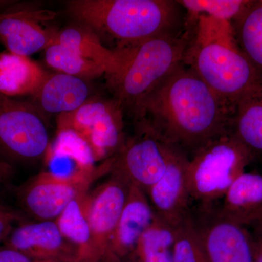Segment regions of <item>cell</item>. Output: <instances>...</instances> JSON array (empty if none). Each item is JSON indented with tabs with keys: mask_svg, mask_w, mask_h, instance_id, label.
<instances>
[{
	"mask_svg": "<svg viewBox=\"0 0 262 262\" xmlns=\"http://www.w3.org/2000/svg\"><path fill=\"white\" fill-rule=\"evenodd\" d=\"M123 108L115 98L91 99L58 115L57 130H71L85 141L96 162L115 158L125 143Z\"/></svg>",
	"mask_w": 262,
	"mask_h": 262,
	"instance_id": "cell-7",
	"label": "cell"
},
{
	"mask_svg": "<svg viewBox=\"0 0 262 262\" xmlns=\"http://www.w3.org/2000/svg\"><path fill=\"white\" fill-rule=\"evenodd\" d=\"M198 226L209 262H253V239L249 229L213 215Z\"/></svg>",
	"mask_w": 262,
	"mask_h": 262,
	"instance_id": "cell-14",
	"label": "cell"
},
{
	"mask_svg": "<svg viewBox=\"0 0 262 262\" xmlns=\"http://www.w3.org/2000/svg\"><path fill=\"white\" fill-rule=\"evenodd\" d=\"M56 41L101 66L106 77L118 73L130 59L136 48L122 51L110 49L94 31L79 23L58 31Z\"/></svg>",
	"mask_w": 262,
	"mask_h": 262,
	"instance_id": "cell-18",
	"label": "cell"
},
{
	"mask_svg": "<svg viewBox=\"0 0 262 262\" xmlns=\"http://www.w3.org/2000/svg\"><path fill=\"white\" fill-rule=\"evenodd\" d=\"M5 246L39 260L80 262L78 252L63 237L56 221H37L15 227Z\"/></svg>",
	"mask_w": 262,
	"mask_h": 262,
	"instance_id": "cell-12",
	"label": "cell"
},
{
	"mask_svg": "<svg viewBox=\"0 0 262 262\" xmlns=\"http://www.w3.org/2000/svg\"><path fill=\"white\" fill-rule=\"evenodd\" d=\"M177 5L170 0H72L67 10L100 38L116 40L122 51L175 32Z\"/></svg>",
	"mask_w": 262,
	"mask_h": 262,
	"instance_id": "cell-3",
	"label": "cell"
},
{
	"mask_svg": "<svg viewBox=\"0 0 262 262\" xmlns=\"http://www.w3.org/2000/svg\"><path fill=\"white\" fill-rule=\"evenodd\" d=\"M173 262H209L198 226L189 214L176 227Z\"/></svg>",
	"mask_w": 262,
	"mask_h": 262,
	"instance_id": "cell-27",
	"label": "cell"
},
{
	"mask_svg": "<svg viewBox=\"0 0 262 262\" xmlns=\"http://www.w3.org/2000/svg\"><path fill=\"white\" fill-rule=\"evenodd\" d=\"M101 262H120V260H119V257L114 255L113 253L110 252L108 251L106 253V256H104V258H103L102 261Z\"/></svg>",
	"mask_w": 262,
	"mask_h": 262,
	"instance_id": "cell-32",
	"label": "cell"
},
{
	"mask_svg": "<svg viewBox=\"0 0 262 262\" xmlns=\"http://www.w3.org/2000/svg\"><path fill=\"white\" fill-rule=\"evenodd\" d=\"M89 192L71 202L56 220L64 238L77 250L80 262H91V232L89 215Z\"/></svg>",
	"mask_w": 262,
	"mask_h": 262,
	"instance_id": "cell-21",
	"label": "cell"
},
{
	"mask_svg": "<svg viewBox=\"0 0 262 262\" xmlns=\"http://www.w3.org/2000/svg\"><path fill=\"white\" fill-rule=\"evenodd\" d=\"M45 59L47 64L57 72L80 77L84 80L106 75L101 66L86 59L56 41L45 50Z\"/></svg>",
	"mask_w": 262,
	"mask_h": 262,
	"instance_id": "cell-25",
	"label": "cell"
},
{
	"mask_svg": "<svg viewBox=\"0 0 262 262\" xmlns=\"http://www.w3.org/2000/svg\"><path fill=\"white\" fill-rule=\"evenodd\" d=\"M256 228H260L262 229V226H260V227H256Z\"/></svg>",
	"mask_w": 262,
	"mask_h": 262,
	"instance_id": "cell-35",
	"label": "cell"
},
{
	"mask_svg": "<svg viewBox=\"0 0 262 262\" xmlns=\"http://www.w3.org/2000/svg\"><path fill=\"white\" fill-rule=\"evenodd\" d=\"M252 0H181L179 5L187 10L189 23L194 27L201 15L233 22L247 9Z\"/></svg>",
	"mask_w": 262,
	"mask_h": 262,
	"instance_id": "cell-26",
	"label": "cell"
},
{
	"mask_svg": "<svg viewBox=\"0 0 262 262\" xmlns=\"http://www.w3.org/2000/svg\"><path fill=\"white\" fill-rule=\"evenodd\" d=\"M253 156L232 130L202 146L188 164L190 198L207 206L222 199Z\"/></svg>",
	"mask_w": 262,
	"mask_h": 262,
	"instance_id": "cell-5",
	"label": "cell"
},
{
	"mask_svg": "<svg viewBox=\"0 0 262 262\" xmlns=\"http://www.w3.org/2000/svg\"><path fill=\"white\" fill-rule=\"evenodd\" d=\"M87 80L57 72L47 74L32 101L45 115L70 113L90 99Z\"/></svg>",
	"mask_w": 262,
	"mask_h": 262,
	"instance_id": "cell-17",
	"label": "cell"
},
{
	"mask_svg": "<svg viewBox=\"0 0 262 262\" xmlns=\"http://www.w3.org/2000/svg\"><path fill=\"white\" fill-rule=\"evenodd\" d=\"M49 170L61 177L92 182L98 170L94 155L83 139L71 130H57L46 158Z\"/></svg>",
	"mask_w": 262,
	"mask_h": 262,
	"instance_id": "cell-15",
	"label": "cell"
},
{
	"mask_svg": "<svg viewBox=\"0 0 262 262\" xmlns=\"http://www.w3.org/2000/svg\"><path fill=\"white\" fill-rule=\"evenodd\" d=\"M5 14H6V13H0V19L3 18V17L5 16Z\"/></svg>",
	"mask_w": 262,
	"mask_h": 262,
	"instance_id": "cell-33",
	"label": "cell"
},
{
	"mask_svg": "<svg viewBox=\"0 0 262 262\" xmlns=\"http://www.w3.org/2000/svg\"><path fill=\"white\" fill-rule=\"evenodd\" d=\"M91 183L43 171L29 181L19 192L24 209L37 221H56L69 204Z\"/></svg>",
	"mask_w": 262,
	"mask_h": 262,
	"instance_id": "cell-10",
	"label": "cell"
},
{
	"mask_svg": "<svg viewBox=\"0 0 262 262\" xmlns=\"http://www.w3.org/2000/svg\"><path fill=\"white\" fill-rule=\"evenodd\" d=\"M139 131V135L125 141L112 169L147 192L165 173L174 145L151 131Z\"/></svg>",
	"mask_w": 262,
	"mask_h": 262,
	"instance_id": "cell-8",
	"label": "cell"
},
{
	"mask_svg": "<svg viewBox=\"0 0 262 262\" xmlns=\"http://www.w3.org/2000/svg\"><path fill=\"white\" fill-rule=\"evenodd\" d=\"M155 218L154 209L145 191L130 184L108 251L119 258L135 251L141 236L153 223Z\"/></svg>",
	"mask_w": 262,
	"mask_h": 262,
	"instance_id": "cell-16",
	"label": "cell"
},
{
	"mask_svg": "<svg viewBox=\"0 0 262 262\" xmlns=\"http://www.w3.org/2000/svg\"><path fill=\"white\" fill-rule=\"evenodd\" d=\"M112 171L111 178L94 192H89L91 262H101L108 252L130 187L121 173L113 169Z\"/></svg>",
	"mask_w": 262,
	"mask_h": 262,
	"instance_id": "cell-9",
	"label": "cell"
},
{
	"mask_svg": "<svg viewBox=\"0 0 262 262\" xmlns=\"http://www.w3.org/2000/svg\"><path fill=\"white\" fill-rule=\"evenodd\" d=\"M0 262H62L39 260L29 257L27 255L16 250L6 247L0 248Z\"/></svg>",
	"mask_w": 262,
	"mask_h": 262,
	"instance_id": "cell-29",
	"label": "cell"
},
{
	"mask_svg": "<svg viewBox=\"0 0 262 262\" xmlns=\"http://www.w3.org/2000/svg\"><path fill=\"white\" fill-rule=\"evenodd\" d=\"M184 63L234 108L262 89L257 72L241 51L233 24L201 15L194 25Z\"/></svg>",
	"mask_w": 262,
	"mask_h": 262,
	"instance_id": "cell-2",
	"label": "cell"
},
{
	"mask_svg": "<svg viewBox=\"0 0 262 262\" xmlns=\"http://www.w3.org/2000/svg\"><path fill=\"white\" fill-rule=\"evenodd\" d=\"M5 13L0 19V42L9 53L29 57L45 51L56 41L58 31L43 29L38 23L53 18V12L29 10Z\"/></svg>",
	"mask_w": 262,
	"mask_h": 262,
	"instance_id": "cell-13",
	"label": "cell"
},
{
	"mask_svg": "<svg viewBox=\"0 0 262 262\" xmlns=\"http://www.w3.org/2000/svg\"><path fill=\"white\" fill-rule=\"evenodd\" d=\"M189 160L184 150L174 146L163 177L146 192L155 215L173 226L189 214Z\"/></svg>",
	"mask_w": 262,
	"mask_h": 262,
	"instance_id": "cell-11",
	"label": "cell"
},
{
	"mask_svg": "<svg viewBox=\"0 0 262 262\" xmlns=\"http://www.w3.org/2000/svg\"><path fill=\"white\" fill-rule=\"evenodd\" d=\"M51 144L46 115L34 103L0 94V155L6 161L45 159Z\"/></svg>",
	"mask_w": 262,
	"mask_h": 262,
	"instance_id": "cell-6",
	"label": "cell"
},
{
	"mask_svg": "<svg viewBox=\"0 0 262 262\" xmlns=\"http://www.w3.org/2000/svg\"><path fill=\"white\" fill-rule=\"evenodd\" d=\"M176 227L155 215L136 248L141 262H173Z\"/></svg>",
	"mask_w": 262,
	"mask_h": 262,
	"instance_id": "cell-24",
	"label": "cell"
},
{
	"mask_svg": "<svg viewBox=\"0 0 262 262\" xmlns=\"http://www.w3.org/2000/svg\"><path fill=\"white\" fill-rule=\"evenodd\" d=\"M234 110L184 63L130 113L139 128L195 152L231 130Z\"/></svg>",
	"mask_w": 262,
	"mask_h": 262,
	"instance_id": "cell-1",
	"label": "cell"
},
{
	"mask_svg": "<svg viewBox=\"0 0 262 262\" xmlns=\"http://www.w3.org/2000/svg\"><path fill=\"white\" fill-rule=\"evenodd\" d=\"M222 199V216L247 229L262 225V174L244 172Z\"/></svg>",
	"mask_w": 262,
	"mask_h": 262,
	"instance_id": "cell-19",
	"label": "cell"
},
{
	"mask_svg": "<svg viewBox=\"0 0 262 262\" xmlns=\"http://www.w3.org/2000/svg\"><path fill=\"white\" fill-rule=\"evenodd\" d=\"M22 220L19 213L0 204V243L5 242L15 228V225Z\"/></svg>",
	"mask_w": 262,
	"mask_h": 262,
	"instance_id": "cell-28",
	"label": "cell"
},
{
	"mask_svg": "<svg viewBox=\"0 0 262 262\" xmlns=\"http://www.w3.org/2000/svg\"><path fill=\"white\" fill-rule=\"evenodd\" d=\"M46 73L29 57L13 53L0 54V94L33 96L42 83Z\"/></svg>",
	"mask_w": 262,
	"mask_h": 262,
	"instance_id": "cell-20",
	"label": "cell"
},
{
	"mask_svg": "<svg viewBox=\"0 0 262 262\" xmlns=\"http://www.w3.org/2000/svg\"><path fill=\"white\" fill-rule=\"evenodd\" d=\"M253 262H262V229H252Z\"/></svg>",
	"mask_w": 262,
	"mask_h": 262,
	"instance_id": "cell-30",
	"label": "cell"
},
{
	"mask_svg": "<svg viewBox=\"0 0 262 262\" xmlns=\"http://www.w3.org/2000/svg\"><path fill=\"white\" fill-rule=\"evenodd\" d=\"M14 173V168L11 163L5 160H0V190L8 184Z\"/></svg>",
	"mask_w": 262,
	"mask_h": 262,
	"instance_id": "cell-31",
	"label": "cell"
},
{
	"mask_svg": "<svg viewBox=\"0 0 262 262\" xmlns=\"http://www.w3.org/2000/svg\"><path fill=\"white\" fill-rule=\"evenodd\" d=\"M0 160H5L4 158H3V157L1 156V155H0ZM5 161H6V160H5Z\"/></svg>",
	"mask_w": 262,
	"mask_h": 262,
	"instance_id": "cell-34",
	"label": "cell"
},
{
	"mask_svg": "<svg viewBox=\"0 0 262 262\" xmlns=\"http://www.w3.org/2000/svg\"><path fill=\"white\" fill-rule=\"evenodd\" d=\"M232 24L241 51L262 82V0H252L247 9Z\"/></svg>",
	"mask_w": 262,
	"mask_h": 262,
	"instance_id": "cell-22",
	"label": "cell"
},
{
	"mask_svg": "<svg viewBox=\"0 0 262 262\" xmlns=\"http://www.w3.org/2000/svg\"><path fill=\"white\" fill-rule=\"evenodd\" d=\"M190 32L162 34L139 45L125 67L106 77L114 98L131 112L169 75L184 63Z\"/></svg>",
	"mask_w": 262,
	"mask_h": 262,
	"instance_id": "cell-4",
	"label": "cell"
},
{
	"mask_svg": "<svg viewBox=\"0 0 262 262\" xmlns=\"http://www.w3.org/2000/svg\"><path fill=\"white\" fill-rule=\"evenodd\" d=\"M231 130L253 155L262 154V89L237 105Z\"/></svg>",
	"mask_w": 262,
	"mask_h": 262,
	"instance_id": "cell-23",
	"label": "cell"
}]
</instances>
